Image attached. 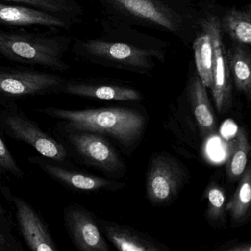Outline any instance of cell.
<instances>
[{
  "label": "cell",
  "instance_id": "10",
  "mask_svg": "<svg viewBox=\"0 0 251 251\" xmlns=\"http://www.w3.org/2000/svg\"><path fill=\"white\" fill-rule=\"evenodd\" d=\"M0 23L12 26L40 25L51 28L69 27L64 17L37 8L0 3Z\"/></svg>",
  "mask_w": 251,
  "mask_h": 251
},
{
  "label": "cell",
  "instance_id": "19",
  "mask_svg": "<svg viewBox=\"0 0 251 251\" xmlns=\"http://www.w3.org/2000/svg\"><path fill=\"white\" fill-rule=\"evenodd\" d=\"M130 14L153 22L162 27L174 30V25L167 14L155 5L152 0H112Z\"/></svg>",
  "mask_w": 251,
  "mask_h": 251
},
{
  "label": "cell",
  "instance_id": "12",
  "mask_svg": "<svg viewBox=\"0 0 251 251\" xmlns=\"http://www.w3.org/2000/svg\"><path fill=\"white\" fill-rule=\"evenodd\" d=\"M85 50L94 56L120 61L128 65L148 67L150 52L123 43L89 41L83 43Z\"/></svg>",
  "mask_w": 251,
  "mask_h": 251
},
{
  "label": "cell",
  "instance_id": "23",
  "mask_svg": "<svg viewBox=\"0 0 251 251\" xmlns=\"http://www.w3.org/2000/svg\"><path fill=\"white\" fill-rule=\"evenodd\" d=\"M5 2H16L37 8L64 17L70 15L73 12L71 0H0Z\"/></svg>",
  "mask_w": 251,
  "mask_h": 251
},
{
  "label": "cell",
  "instance_id": "4",
  "mask_svg": "<svg viewBox=\"0 0 251 251\" xmlns=\"http://www.w3.org/2000/svg\"><path fill=\"white\" fill-rule=\"evenodd\" d=\"M1 126L8 136L28 144L42 156L59 162L67 158V149L62 144L44 132L21 113L12 111L2 113Z\"/></svg>",
  "mask_w": 251,
  "mask_h": 251
},
{
  "label": "cell",
  "instance_id": "16",
  "mask_svg": "<svg viewBox=\"0 0 251 251\" xmlns=\"http://www.w3.org/2000/svg\"><path fill=\"white\" fill-rule=\"evenodd\" d=\"M229 73L239 92L245 94L248 100L251 96V55L243 46L233 45L226 52Z\"/></svg>",
  "mask_w": 251,
  "mask_h": 251
},
{
  "label": "cell",
  "instance_id": "20",
  "mask_svg": "<svg viewBox=\"0 0 251 251\" xmlns=\"http://www.w3.org/2000/svg\"><path fill=\"white\" fill-rule=\"evenodd\" d=\"M203 30L194 42V51L200 80L205 88H210L212 83V45L209 35Z\"/></svg>",
  "mask_w": 251,
  "mask_h": 251
},
{
  "label": "cell",
  "instance_id": "3",
  "mask_svg": "<svg viewBox=\"0 0 251 251\" xmlns=\"http://www.w3.org/2000/svg\"><path fill=\"white\" fill-rule=\"evenodd\" d=\"M186 177V170L173 157L163 153L152 157L147 176L148 199L155 205L169 203L176 198Z\"/></svg>",
  "mask_w": 251,
  "mask_h": 251
},
{
  "label": "cell",
  "instance_id": "13",
  "mask_svg": "<svg viewBox=\"0 0 251 251\" xmlns=\"http://www.w3.org/2000/svg\"><path fill=\"white\" fill-rule=\"evenodd\" d=\"M42 168L50 176L67 186L77 190L85 192H96L100 190L115 191L123 189L125 185L120 182L113 181L92 175L71 171L53 164L43 163Z\"/></svg>",
  "mask_w": 251,
  "mask_h": 251
},
{
  "label": "cell",
  "instance_id": "6",
  "mask_svg": "<svg viewBox=\"0 0 251 251\" xmlns=\"http://www.w3.org/2000/svg\"><path fill=\"white\" fill-rule=\"evenodd\" d=\"M69 143L83 161L100 170L118 173L124 170L111 144L100 134L86 131H67Z\"/></svg>",
  "mask_w": 251,
  "mask_h": 251
},
{
  "label": "cell",
  "instance_id": "17",
  "mask_svg": "<svg viewBox=\"0 0 251 251\" xmlns=\"http://www.w3.org/2000/svg\"><path fill=\"white\" fill-rule=\"evenodd\" d=\"M251 201V168L248 164L233 197L226 204V211L230 214L233 224L239 225L245 221L250 213Z\"/></svg>",
  "mask_w": 251,
  "mask_h": 251
},
{
  "label": "cell",
  "instance_id": "9",
  "mask_svg": "<svg viewBox=\"0 0 251 251\" xmlns=\"http://www.w3.org/2000/svg\"><path fill=\"white\" fill-rule=\"evenodd\" d=\"M19 224L25 240L34 251H58L48 228L36 211L20 198L14 200Z\"/></svg>",
  "mask_w": 251,
  "mask_h": 251
},
{
  "label": "cell",
  "instance_id": "5",
  "mask_svg": "<svg viewBox=\"0 0 251 251\" xmlns=\"http://www.w3.org/2000/svg\"><path fill=\"white\" fill-rule=\"evenodd\" d=\"M202 26L209 35L212 45V83L210 89L217 111L222 114L231 105V83L222 39L221 23L218 17L208 16L202 21Z\"/></svg>",
  "mask_w": 251,
  "mask_h": 251
},
{
  "label": "cell",
  "instance_id": "11",
  "mask_svg": "<svg viewBox=\"0 0 251 251\" xmlns=\"http://www.w3.org/2000/svg\"><path fill=\"white\" fill-rule=\"evenodd\" d=\"M100 226L108 240L122 251H160L164 245L135 229L112 222L100 220Z\"/></svg>",
  "mask_w": 251,
  "mask_h": 251
},
{
  "label": "cell",
  "instance_id": "14",
  "mask_svg": "<svg viewBox=\"0 0 251 251\" xmlns=\"http://www.w3.org/2000/svg\"><path fill=\"white\" fill-rule=\"evenodd\" d=\"M205 89L199 77L193 78L189 86L192 111L203 138L214 136L217 132L215 117Z\"/></svg>",
  "mask_w": 251,
  "mask_h": 251
},
{
  "label": "cell",
  "instance_id": "24",
  "mask_svg": "<svg viewBox=\"0 0 251 251\" xmlns=\"http://www.w3.org/2000/svg\"><path fill=\"white\" fill-rule=\"evenodd\" d=\"M0 173H10L17 177L23 175L21 169L17 165V161L11 155L5 142L0 137Z\"/></svg>",
  "mask_w": 251,
  "mask_h": 251
},
{
  "label": "cell",
  "instance_id": "18",
  "mask_svg": "<svg viewBox=\"0 0 251 251\" xmlns=\"http://www.w3.org/2000/svg\"><path fill=\"white\" fill-rule=\"evenodd\" d=\"M251 145L248 135L241 128L236 134L234 146L226 164V175L230 181L240 178L248 166Z\"/></svg>",
  "mask_w": 251,
  "mask_h": 251
},
{
  "label": "cell",
  "instance_id": "15",
  "mask_svg": "<svg viewBox=\"0 0 251 251\" xmlns=\"http://www.w3.org/2000/svg\"><path fill=\"white\" fill-rule=\"evenodd\" d=\"M64 89L67 93L71 95L102 100L136 101L141 100L139 92L134 89L121 86L70 83L64 86Z\"/></svg>",
  "mask_w": 251,
  "mask_h": 251
},
{
  "label": "cell",
  "instance_id": "8",
  "mask_svg": "<svg viewBox=\"0 0 251 251\" xmlns=\"http://www.w3.org/2000/svg\"><path fill=\"white\" fill-rule=\"evenodd\" d=\"M64 218L72 240L80 251H109L98 223L87 210L80 205H70L65 209Z\"/></svg>",
  "mask_w": 251,
  "mask_h": 251
},
{
  "label": "cell",
  "instance_id": "7",
  "mask_svg": "<svg viewBox=\"0 0 251 251\" xmlns=\"http://www.w3.org/2000/svg\"><path fill=\"white\" fill-rule=\"evenodd\" d=\"M64 84L57 75L27 69L0 67V94L11 97L37 95Z\"/></svg>",
  "mask_w": 251,
  "mask_h": 251
},
{
  "label": "cell",
  "instance_id": "1",
  "mask_svg": "<svg viewBox=\"0 0 251 251\" xmlns=\"http://www.w3.org/2000/svg\"><path fill=\"white\" fill-rule=\"evenodd\" d=\"M43 112L62 120L66 131H86L108 135L126 147L139 139L145 128L144 117L123 108H96L82 111L46 108Z\"/></svg>",
  "mask_w": 251,
  "mask_h": 251
},
{
  "label": "cell",
  "instance_id": "25",
  "mask_svg": "<svg viewBox=\"0 0 251 251\" xmlns=\"http://www.w3.org/2000/svg\"><path fill=\"white\" fill-rule=\"evenodd\" d=\"M228 251H250L251 250V244H242V245H236L235 248H227Z\"/></svg>",
  "mask_w": 251,
  "mask_h": 251
},
{
  "label": "cell",
  "instance_id": "2",
  "mask_svg": "<svg viewBox=\"0 0 251 251\" xmlns=\"http://www.w3.org/2000/svg\"><path fill=\"white\" fill-rule=\"evenodd\" d=\"M65 51V42L60 39L0 30V55L11 61L64 71L69 69L63 59Z\"/></svg>",
  "mask_w": 251,
  "mask_h": 251
},
{
  "label": "cell",
  "instance_id": "21",
  "mask_svg": "<svg viewBox=\"0 0 251 251\" xmlns=\"http://www.w3.org/2000/svg\"><path fill=\"white\" fill-rule=\"evenodd\" d=\"M250 11L232 9L223 17L222 25L229 36L240 45L251 42V23Z\"/></svg>",
  "mask_w": 251,
  "mask_h": 251
},
{
  "label": "cell",
  "instance_id": "22",
  "mask_svg": "<svg viewBox=\"0 0 251 251\" xmlns=\"http://www.w3.org/2000/svg\"><path fill=\"white\" fill-rule=\"evenodd\" d=\"M205 199L208 201L206 217L214 226H220L225 221L226 214V194L217 183H210L205 191Z\"/></svg>",
  "mask_w": 251,
  "mask_h": 251
},
{
  "label": "cell",
  "instance_id": "26",
  "mask_svg": "<svg viewBox=\"0 0 251 251\" xmlns=\"http://www.w3.org/2000/svg\"><path fill=\"white\" fill-rule=\"evenodd\" d=\"M2 250V242H1V238H0V251Z\"/></svg>",
  "mask_w": 251,
  "mask_h": 251
}]
</instances>
